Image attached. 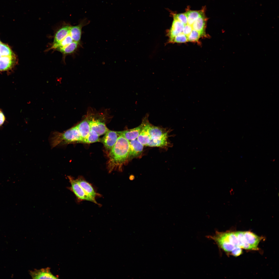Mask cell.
Listing matches in <instances>:
<instances>
[{
  "mask_svg": "<svg viewBox=\"0 0 279 279\" xmlns=\"http://www.w3.org/2000/svg\"><path fill=\"white\" fill-rule=\"evenodd\" d=\"M71 25L64 23L56 32L52 44L57 43L66 37L70 33Z\"/></svg>",
  "mask_w": 279,
  "mask_h": 279,
  "instance_id": "obj_9",
  "label": "cell"
},
{
  "mask_svg": "<svg viewBox=\"0 0 279 279\" xmlns=\"http://www.w3.org/2000/svg\"><path fill=\"white\" fill-rule=\"evenodd\" d=\"M86 193L90 197L96 200L98 195L92 185L83 178L79 177L76 179Z\"/></svg>",
  "mask_w": 279,
  "mask_h": 279,
  "instance_id": "obj_10",
  "label": "cell"
},
{
  "mask_svg": "<svg viewBox=\"0 0 279 279\" xmlns=\"http://www.w3.org/2000/svg\"><path fill=\"white\" fill-rule=\"evenodd\" d=\"M82 139L77 126L63 132H53L50 140L52 148L69 144L82 143Z\"/></svg>",
  "mask_w": 279,
  "mask_h": 279,
  "instance_id": "obj_2",
  "label": "cell"
},
{
  "mask_svg": "<svg viewBox=\"0 0 279 279\" xmlns=\"http://www.w3.org/2000/svg\"><path fill=\"white\" fill-rule=\"evenodd\" d=\"M168 134H167L159 138H151L147 146L160 147L167 146L168 143Z\"/></svg>",
  "mask_w": 279,
  "mask_h": 279,
  "instance_id": "obj_17",
  "label": "cell"
},
{
  "mask_svg": "<svg viewBox=\"0 0 279 279\" xmlns=\"http://www.w3.org/2000/svg\"><path fill=\"white\" fill-rule=\"evenodd\" d=\"M242 252L241 248L239 247H236L232 250L231 253L234 256H238L241 254Z\"/></svg>",
  "mask_w": 279,
  "mask_h": 279,
  "instance_id": "obj_25",
  "label": "cell"
},
{
  "mask_svg": "<svg viewBox=\"0 0 279 279\" xmlns=\"http://www.w3.org/2000/svg\"><path fill=\"white\" fill-rule=\"evenodd\" d=\"M129 149V141L119 136L114 146L110 150L107 169L109 172L117 170L121 171L123 165L127 161Z\"/></svg>",
  "mask_w": 279,
  "mask_h": 279,
  "instance_id": "obj_1",
  "label": "cell"
},
{
  "mask_svg": "<svg viewBox=\"0 0 279 279\" xmlns=\"http://www.w3.org/2000/svg\"><path fill=\"white\" fill-rule=\"evenodd\" d=\"M79 43L78 42L73 41L67 45L58 49L56 50L61 52L64 57L67 55L74 52L78 47Z\"/></svg>",
  "mask_w": 279,
  "mask_h": 279,
  "instance_id": "obj_19",
  "label": "cell"
},
{
  "mask_svg": "<svg viewBox=\"0 0 279 279\" xmlns=\"http://www.w3.org/2000/svg\"><path fill=\"white\" fill-rule=\"evenodd\" d=\"M187 41H188L187 36L182 33L175 36L169 42L172 43H183Z\"/></svg>",
  "mask_w": 279,
  "mask_h": 279,
  "instance_id": "obj_22",
  "label": "cell"
},
{
  "mask_svg": "<svg viewBox=\"0 0 279 279\" xmlns=\"http://www.w3.org/2000/svg\"><path fill=\"white\" fill-rule=\"evenodd\" d=\"M143 125L142 123L138 127L125 130L117 131L119 136H121L130 141L137 138L140 133Z\"/></svg>",
  "mask_w": 279,
  "mask_h": 279,
  "instance_id": "obj_7",
  "label": "cell"
},
{
  "mask_svg": "<svg viewBox=\"0 0 279 279\" xmlns=\"http://www.w3.org/2000/svg\"><path fill=\"white\" fill-rule=\"evenodd\" d=\"M90 130L95 131L99 136L105 134L109 129L105 123L98 120H90Z\"/></svg>",
  "mask_w": 279,
  "mask_h": 279,
  "instance_id": "obj_13",
  "label": "cell"
},
{
  "mask_svg": "<svg viewBox=\"0 0 279 279\" xmlns=\"http://www.w3.org/2000/svg\"><path fill=\"white\" fill-rule=\"evenodd\" d=\"M5 120V116L3 112L0 110V127L4 123Z\"/></svg>",
  "mask_w": 279,
  "mask_h": 279,
  "instance_id": "obj_26",
  "label": "cell"
},
{
  "mask_svg": "<svg viewBox=\"0 0 279 279\" xmlns=\"http://www.w3.org/2000/svg\"><path fill=\"white\" fill-rule=\"evenodd\" d=\"M99 136L97 133L95 131L90 130L87 137L83 140L82 143H91L98 142H100V139Z\"/></svg>",
  "mask_w": 279,
  "mask_h": 279,
  "instance_id": "obj_20",
  "label": "cell"
},
{
  "mask_svg": "<svg viewBox=\"0 0 279 279\" xmlns=\"http://www.w3.org/2000/svg\"><path fill=\"white\" fill-rule=\"evenodd\" d=\"M76 126L83 140L87 137L90 130V120L86 118Z\"/></svg>",
  "mask_w": 279,
  "mask_h": 279,
  "instance_id": "obj_16",
  "label": "cell"
},
{
  "mask_svg": "<svg viewBox=\"0 0 279 279\" xmlns=\"http://www.w3.org/2000/svg\"><path fill=\"white\" fill-rule=\"evenodd\" d=\"M201 36V35L199 32L193 29L191 33L187 36L188 41H198Z\"/></svg>",
  "mask_w": 279,
  "mask_h": 279,
  "instance_id": "obj_23",
  "label": "cell"
},
{
  "mask_svg": "<svg viewBox=\"0 0 279 279\" xmlns=\"http://www.w3.org/2000/svg\"><path fill=\"white\" fill-rule=\"evenodd\" d=\"M30 274L33 279H57L51 273L49 268L47 267L39 270L35 269L30 272Z\"/></svg>",
  "mask_w": 279,
  "mask_h": 279,
  "instance_id": "obj_8",
  "label": "cell"
},
{
  "mask_svg": "<svg viewBox=\"0 0 279 279\" xmlns=\"http://www.w3.org/2000/svg\"><path fill=\"white\" fill-rule=\"evenodd\" d=\"M16 60L15 55L11 56H2L0 58V71L10 69L14 65Z\"/></svg>",
  "mask_w": 279,
  "mask_h": 279,
  "instance_id": "obj_11",
  "label": "cell"
},
{
  "mask_svg": "<svg viewBox=\"0 0 279 279\" xmlns=\"http://www.w3.org/2000/svg\"><path fill=\"white\" fill-rule=\"evenodd\" d=\"M236 236L239 246L242 249L254 250L252 247L246 242L244 236V231L234 232Z\"/></svg>",
  "mask_w": 279,
  "mask_h": 279,
  "instance_id": "obj_18",
  "label": "cell"
},
{
  "mask_svg": "<svg viewBox=\"0 0 279 279\" xmlns=\"http://www.w3.org/2000/svg\"><path fill=\"white\" fill-rule=\"evenodd\" d=\"M1 43V41H0V43Z\"/></svg>",
  "mask_w": 279,
  "mask_h": 279,
  "instance_id": "obj_28",
  "label": "cell"
},
{
  "mask_svg": "<svg viewBox=\"0 0 279 279\" xmlns=\"http://www.w3.org/2000/svg\"><path fill=\"white\" fill-rule=\"evenodd\" d=\"M244 234L246 242L252 247L254 250H258V245L262 237L250 231H244Z\"/></svg>",
  "mask_w": 279,
  "mask_h": 279,
  "instance_id": "obj_12",
  "label": "cell"
},
{
  "mask_svg": "<svg viewBox=\"0 0 279 279\" xmlns=\"http://www.w3.org/2000/svg\"><path fill=\"white\" fill-rule=\"evenodd\" d=\"M2 57V56H1V55H0V58H1V57Z\"/></svg>",
  "mask_w": 279,
  "mask_h": 279,
  "instance_id": "obj_27",
  "label": "cell"
},
{
  "mask_svg": "<svg viewBox=\"0 0 279 279\" xmlns=\"http://www.w3.org/2000/svg\"><path fill=\"white\" fill-rule=\"evenodd\" d=\"M184 25V27L182 33L188 36L193 29L192 26L193 24L190 25L188 24L187 21V23Z\"/></svg>",
  "mask_w": 279,
  "mask_h": 279,
  "instance_id": "obj_24",
  "label": "cell"
},
{
  "mask_svg": "<svg viewBox=\"0 0 279 279\" xmlns=\"http://www.w3.org/2000/svg\"><path fill=\"white\" fill-rule=\"evenodd\" d=\"M0 54L2 56H11L14 55L8 45L2 43L0 44Z\"/></svg>",
  "mask_w": 279,
  "mask_h": 279,
  "instance_id": "obj_21",
  "label": "cell"
},
{
  "mask_svg": "<svg viewBox=\"0 0 279 279\" xmlns=\"http://www.w3.org/2000/svg\"><path fill=\"white\" fill-rule=\"evenodd\" d=\"M148 115H146L143 119L141 123L143 127L142 130L137 138L138 141L144 146H147L150 140L149 132L150 124L148 119Z\"/></svg>",
  "mask_w": 279,
  "mask_h": 279,
  "instance_id": "obj_4",
  "label": "cell"
},
{
  "mask_svg": "<svg viewBox=\"0 0 279 279\" xmlns=\"http://www.w3.org/2000/svg\"><path fill=\"white\" fill-rule=\"evenodd\" d=\"M149 132L150 139H155L160 137L168 134V131L165 129L159 126H156L150 123Z\"/></svg>",
  "mask_w": 279,
  "mask_h": 279,
  "instance_id": "obj_15",
  "label": "cell"
},
{
  "mask_svg": "<svg viewBox=\"0 0 279 279\" xmlns=\"http://www.w3.org/2000/svg\"><path fill=\"white\" fill-rule=\"evenodd\" d=\"M119 136L117 131L108 129L104 136L100 139V142L103 143L106 149L110 150L116 142Z\"/></svg>",
  "mask_w": 279,
  "mask_h": 279,
  "instance_id": "obj_5",
  "label": "cell"
},
{
  "mask_svg": "<svg viewBox=\"0 0 279 279\" xmlns=\"http://www.w3.org/2000/svg\"><path fill=\"white\" fill-rule=\"evenodd\" d=\"M129 141V149L127 160L140 156L143 152L144 145L137 138Z\"/></svg>",
  "mask_w": 279,
  "mask_h": 279,
  "instance_id": "obj_6",
  "label": "cell"
},
{
  "mask_svg": "<svg viewBox=\"0 0 279 279\" xmlns=\"http://www.w3.org/2000/svg\"><path fill=\"white\" fill-rule=\"evenodd\" d=\"M68 177L71 184V190L78 199L88 201L97 204L96 200L92 199L86 193L76 179L70 176Z\"/></svg>",
  "mask_w": 279,
  "mask_h": 279,
  "instance_id": "obj_3",
  "label": "cell"
},
{
  "mask_svg": "<svg viewBox=\"0 0 279 279\" xmlns=\"http://www.w3.org/2000/svg\"><path fill=\"white\" fill-rule=\"evenodd\" d=\"M86 23L85 21H83L76 26H73L71 25L70 33L74 41L80 43L81 38L82 28L87 24Z\"/></svg>",
  "mask_w": 279,
  "mask_h": 279,
  "instance_id": "obj_14",
  "label": "cell"
}]
</instances>
